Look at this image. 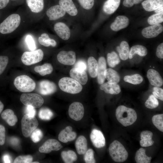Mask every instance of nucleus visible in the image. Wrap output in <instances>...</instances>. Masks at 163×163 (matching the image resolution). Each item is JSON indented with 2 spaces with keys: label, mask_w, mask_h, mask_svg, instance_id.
Listing matches in <instances>:
<instances>
[{
  "label": "nucleus",
  "mask_w": 163,
  "mask_h": 163,
  "mask_svg": "<svg viewBox=\"0 0 163 163\" xmlns=\"http://www.w3.org/2000/svg\"><path fill=\"white\" fill-rule=\"evenodd\" d=\"M61 156L63 160L66 163H73L77 159L76 153L72 150L62 151L61 153Z\"/></svg>",
  "instance_id": "obj_35"
},
{
  "label": "nucleus",
  "mask_w": 163,
  "mask_h": 163,
  "mask_svg": "<svg viewBox=\"0 0 163 163\" xmlns=\"http://www.w3.org/2000/svg\"><path fill=\"white\" fill-rule=\"evenodd\" d=\"M54 29L57 35L64 40H67L71 36V31L68 26L63 22L56 23L54 26Z\"/></svg>",
  "instance_id": "obj_13"
},
{
  "label": "nucleus",
  "mask_w": 163,
  "mask_h": 163,
  "mask_svg": "<svg viewBox=\"0 0 163 163\" xmlns=\"http://www.w3.org/2000/svg\"><path fill=\"white\" fill-rule=\"evenodd\" d=\"M3 160L4 163L11 162V158L8 154H5L3 155Z\"/></svg>",
  "instance_id": "obj_59"
},
{
  "label": "nucleus",
  "mask_w": 163,
  "mask_h": 163,
  "mask_svg": "<svg viewBox=\"0 0 163 163\" xmlns=\"http://www.w3.org/2000/svg\"><path fill=\"white\" fill-rule=\"evenodd\" d=\"M37 91L43 95H49L53 94L57 90L56 85L48 80H42L39 82L36 88Z\"/></svg>",
  "instance_id": "obj_9"
},
{
  "label": "nucleus",
  "mask_w": 163,
  "mask_h": 163,
  "mask_svg": "<svg viewBox=\"0 0 163 163\" xmlns=\"http://www.w3.org/2000/svg\"><path fill=\"white\" fill-rule=\"evenodd\" d=\"M21 102L25 105H30L35 108L40 107L44 103L43 98L36 93H23L20 98Z\"/></svg>",
  "instance_id": "obj_8"
},
{
  "label": "nucleus",
  "mask_w": 163,
  "mask_h": 163,
  "mask_svg": "<svg viewBox=\"0 0 163 163\" xmlns=\"http://www.w3.org/2000/svg\"><path fill=\"white\" fill-rule=\"evenodd\" d=\"M25 41L29 48L31 51L34 50L36 48L34 40L32 36L27 35L26 36Z\"/></svg>",
  "instance_id": "obj_47"
},
{
  "label": "nucleus",
  "mask_w": 163,
  "mask_h": 163,
  "mask_svg": "<svg viewBox=\"0 0 163 163\" xmlns=\"http://www.w3.org/2000/svg\"></svg>",
  "instance_id": "obj_64"
},
{
  "label": "nucleus",
  "mask_w": 163,
  "mask_h": 163,
  "mask_svg": "<svg viewBox=\"0 0 163 163\" xmlns=\"http://www.w3.org/2000/svg\"><path fill=\"white\" fill-rule=\"evenodd\" d=\"M76 133L72 131V128L70 126H68L62 130L58 136V139L63 143H67L74 140L76 138Z\"/></svg>",
  "instance_id": "obj_18"
},
{
  "label": "nucleus",
  "mask_w": 163,
  "mask_h": 163,
  "mask_svg": "<svg viewBox=\"0 0 163 163\" xmlns=\"http://www.w3.org/2000/svg\"><path fill=\"white\" fill-rule=\"evenodd\" d=\"M43 55V52L40 49L31 52L26 51L22 55L21 60L25 65L30 66L42 61Z\"/></svg>",
  "instance_id": "obj_7"
},
{
  "label": "nucleus",
  "mask_w": 163,
  "mask_h": 163,
  "mask_svg": "<svg viewBox=\"0 0 163 163\" xmlns=\"http://www.w3.org/2000/svg\"><path fill=\"white\" fill-rule=\"evenodd\" d=\"M128 18L124 15H119L117 17L114 22L111 24V29L114 31H117L125 28L129 24Z\"/></svg>",
  "instance_id": "obj_19"
},
{
  "label": "nucleus",
  "mask_w": 163,
  "mask_h": 163,
  "mask_svg": "<svg viewBox=\"0 0 163 163\" xmlns=\"http://www.w3.org/2000/svg\"><path fill=\"white\" fill-rule=\"evenodd\" d=\"M117 50L121 60H126L128 59L130 49L129 45L127 42L125 41H122L120 46L117 47Z\"/></svg>",
  "instance_id": "obj_29"
},
{
  "label": "nucleus",
  "mask_w": 163,
  "mask_h": 163,
  "mask_svg": "<svg viewBox=\"0 0 163 163\" xmlns=\"http://www.w3.org/2000/svg\"><path fill=\"white\" fill-rule=\"evenodd\" d=\"M1 117L9 126H13L18 121L17 116L12 110L8 109L2 113Z\"/></svg>",
  "instance_id": "obj_26"
},
{
  "label": "nucleus",
  "mask_w": 163,
  "mask_h": 163,
  "mask_svg": "<svg viewBox=\"0 0 163 163\" xmlns=\"http://www.w3.org/2000/svg\"><path fill=\"white\" fill-rule=\"evenodd\" d=\"M32 163H39V162H38L37 161H36L35 162H32Z\"/></svg>",
  "instance_id": "obj_63"
},
{
  "label": "nucleus",
  "mask_w": 163,
  "mask_h": 163,
  "mask_svg": "<svg viewBox=\"0 0 163 163\" xmlns=\"http://www.w3.org/2000/svg\"><path fill=\"white\" fill-rule=\"evenodd\" d=\"M147 77L150 83L152 86L160 87L163 85V80L158 71L153 69H149Z\"/></svg>",
  "instance_id": "obj_17"
},
{
  "label": "nucleus",
  "mask_w": 163,
  "mask_h": 163,
  "mask_svg": "<svg viewBox=\"0 0 163 163\" xmlns=\"http://www.w3.org/2000/svg\"><path fill=\"white\" fill-rule=\"evenodd\" d=\"M88 71L90 76L92 78L97 77L98 69V63L93 56L89 57L88 60Z\"/></svg>",
  "instance_id": "obj_32"
},
{
  "label": "nucleus",
  "mask_w": 163,
  "mask_h": 163,
  "mask_svg": "<svg viewBox=\"0 0 163 163\" xmlns=\"http://www.w3.org/2000/svg\"><path fill=\"white\" fill-rule=\"evenodd\" d=\"M90 138L93 144L95 147L100 148L105 145V138L101 131L96 129H93L90 134Z\"/></svg>",
  "instance_id": "obj_14"
},
{
  "label": "nucleus",
  "mask_w": 163,
  "mask_h": 163,
  "mask_svg": "<svg viewBox=\"0 0 163 163\" xmlns=\"http://www.w3.org/2000/svg\"><path fill=\"white\" fill-rule=\"evenodd\" d=\"M156 54V56L159 58H163V43L160 44L157 46Z\"/></svg>",
  "instance_id": "obj_54"
},
{
  "label": "nucleus",
  "mask_w": 163,
  "mask_h": 163,
  "mask_svg": "<svg viewBox=\"0 0 163 163\" xmlns=\"http://www.w3.org/2000/svg\"><path fill=\"white\" fill-rule=\"evenodd\" d=\"M30 136L32 141L34 143H37L41 139L43 135L40 129H36L32 132Z\"/></svg>",
  "instance_id": "obj_44"
},
{
  "label": "nucleus",
  "mask_w": 163,
  "mask_h": 163,
  "mask_svg": "<svg viewBox=\"0 0 163 163\" xmlns=\"http://www.w3.org/2000/svg\"><path fill=\"white\" fill-rule=\"evenodd\" d=\"M58 85L62 91L66 93L75 94L81 92L82 86L77 81L68 77H63L60 79Z\"/></svg>",
  "instance_id": "obj_3"
},
{
  "label": "nucleus",
  "mask_w": 163,
  "mask_h": 163,
  "mask_svg": "<svg viewBox=\"0 0 163 163\" xmlns=\"http://www.w3.org/2000/svg\"><path fill=\"white\" fill-rule=\"evenodd\" d=\"M33 158L30 155H20L17 157L14 161V163H32Z\"/></svg>",
  "instance_id": "obj_45"
},
{
  "label": "nucleus",
  "mask_w": 163,
  "mask_h": 163,
  "mask_svg": "<svg viewBox=\"0 0 163 163\" xmlns=\"http://www.w3.org/2000/svg\"><path fill=\"white\" fill-rule=\"evenodd\" d=\"M84 113V107L81 103L74 102L69 106V114L72 119L75 121L80 120L83 117Z\"/></svg>",
  "instance_id": "obj_10"
},
{
  "label": "nucleus",
  "mask_w": 163,
  "mask_h": 163,
  "mask_svg": "<svg viewBox=\"0 0 163 163\" xmlns=\"http://www.w3.org/2000/svg\"><path fill=\"white\" fill-rule=\"evenodd\" d=\"M26 2L28 6L33 12H40L43 9V0H26Z\"/></svg>",
  "instance_id": "obj_30"
},
{
  "label": "nucleus",
  "mask_w": 163,
  "mask_h": 163,
  "mask_svg": "<svg viewBox=\"0 0 163 163\" xmlns=\"http://www.w3.org/2000/svg\"><path fill=\"white\" fill-rule=\"evenodd\" d=\"M163 30V27L162 25L156 24L144 28L142 31V34L145 38H152L157 37Z\"/></svg>",
  "instance_id": "obj_15"
},
{
  "label": "nucleus",
  "mask_w": 163,
  "mask_h": 163,
  "mask_svg": "<svg viewBox=\"0 0 163 163\" xmlns=\"http://www.w3.org/2000/svg\"><path fill=\"white\" fill-rule=\"evenodd\" d=\"M109 154L114 161L118 163L124 162L127 159L128 153L123 145L119 141L115 140L110 145Z\"/></svg>",
  "instance_id": "obj_2"
},
{
  "label": "nucleus",
  "mask_w": 163,
  "mask_h": 163,
  "mask_svg": "<svg viewBox=\"0 0 163 163\" xmlns=\"http://www.w3.org/2000/svg\"><path fill=\"white\" fill-rule=\"evenodd\" d=\"M100 88L106 93L111 94H117L121 91L120 87L119 85L110 83L108 82L101 85Z\"/></svg>",
  "instance_id": "obj_24"
},
{
  "label": "nucleus",
  "mask_w": 163,
  "mask_h": 163,
  "mask_svg": "<svg viewBox=\"0 0 163 163\" xmlns=\"http://www.w3.org/2000/svg\"><path fill=\"white\" fill-rule=\"evenodd\" d=\"M21 20L20 16L18 14H13L10 15L0 24V32L6 34L13 32L19 25Z\"/></svg>",
  "instance_id": "obj_5"
},
{
  "label": "nucleus",
  "mask_w": 163,
  "mask_h": 163,
  "mask_svg": "<svg viewBox=\"0 0 163 163\" xmlns=\"http://www.w3.org/2000/svg\"><path fill=\"white\" fill-rule=\"evenodd\" d=\"M10 142L12 145L13 146H16L19 145L20 141L18 138L12 137L10 138Z\"/></svg>",
  "instance_id": "obj_57"
},
{
  "label": "nucleus",
  "mask_w": 163,
  "mask_h": 163,
  "mask_svg": "<svg viewBox=\"0 0 163 163\" xmlns=\"http://www.w3.org/2000/svg\"><path fill=\"white\" fill-rule=\"evenodd\" d=\"M143 0H134V3L137 4L141 2Z\"/></svg>",
  "instance_id": "obj_62"
},
{
  "label": "nucleus",
  "mask_w": 163,
  "mask_h": 163,
  "mask_svg": "<svg viewBox=\"0 0 163 163\" xmlns=\"http://www.w3.org/2000/svg\"><path fill=\"white\" fill-rule=\"evenodd\" d=\"M5 127L0 124V145H3L5 141Z\"/></svg>",
  "instance_id": "obj_52"
},
{
  "label": "nucleus",
  "mask_w": 163,
  "mask_h": 163,
  "mask_svg": "<svg viewBox=\"0 0 163 163\" xmlns=\"http://www.w3.org/2000/svg\"><path fill=\"white\" fill-rule=\"evenodd\" d=\"M38 115L41 120H50L53 116V112L49 108H42L39 110Z\"/></svg>",
  "instance_id": "obj_40"
},
{
  "label": "nucleus",
  "mask_w": 163,
  "mask_h": 163,
  "mask_svg": "<svg viewBox=\"0 0 163 163\" xmlns=\"http://www.w3.org/2000/svg\"><path fill=\"white\" fill-rule=\"evenodd\" d=\"M69 73L71 78L77 81L81 85H84L87 83L88 76L85 71L80 70L74 67L71 69Z\"/></svg>",
  "instance_id": "obj_20"
},
{
  "label": "nucleus",
  "mask_w": 163,
  "mask_h": 163,
  "mask_svg": "<svg viewBox=\"0 0 163 163\" xmlns=\"http://www.w3.org/2000/svg\"><path fill=\"white\" fill-rule=\"evenodd\" d=\"M57 58L58 61L62 64L72 65L75 64L76 60V53L73 51L62 50L58 53Z\"/></svg>",
  "instance_id": "obj_11"
},
{
  "label": "nucleus",
  "mask_w": 163,
  "mask_h": 163,
  "mask_svg": "<svg viewBox=\"0 0 163 163\" xmlns=\"http://www.w3.org/2000/svg\"><path fill=\"white\" fill-rule=\"evenodd\" d=\"M147 53V50L145 46L140 45H134L130 50L129 58L132 59L136 54L141 56H144Z\"/></svg>",
  "instance_id": "obj_31"
},
{
  "label": "nucleus",
  "mask_w": 163,
  "mask_h": 163,
  "mask_svg": "<svg viewBox=\"0 0 163 163\" xmlns=\"http://www.w3.org/2000/svg\"><path fill=\"white\" fill-rule=\"evenodd\" d=\"M104 75L105 79L110 83L117 84L120 80V77L118 72L111 68L105 69Z\"/></svg>",
  "instance_id": "obj_23"
},
{
  "label": "nucleus",
  "mask_w": 163,
  "mask_h": 163,
  "mask_svg": "<svg viewBox=\"0 0 163 163\" xmlns=\"http://www.w3.org/2000/svg\"><path fill=\"white\" fill-rule=\"evenodd\" d=\"M98 69L97 75V81L99 85L103 84L105 80L104 72L107 69L106 62L105 58L100 57L98 60Z\"/></svg>",
  "instance_id": "obj_22"
},
{
  "label": "nucleus",
  "mask_w": 163,
  "mask_h": 163,
  "mask_svg": "<svg viewBox=\"0 0 163 163\" xmlns=\"http://www.w3.org/2000/svg\"><path fill=\"white\" fill-rule=\"evenodd\" d=\"M120 0H107L103 6L104 12L108 14L113 13L119 7Z\"/></svg>",
  "instance_id": "obj_27"
},
{
  "label": "nucleus",
  "mask_w": 163,
  "mask_h": 163,
  "mask_svg": "<svg viewBox=\"0 0 163 163\" xmlns=\"http://www.w3.org/2000/svg\"><path fill=\"white\" fill-rule=\"evenodd\" d=\"M14 84L16 88L23 92H29L36 88V84L33 80L26 75L17 76L14 80Z\"/></svg>",
  "instance_id": "obj_4"
},
{
  "label": "nucleus",
  "mask_w": 163,
  "mask_h": 163,
  "mask_svg": "<svg viewBox=\"0 0 163 163\" xmlns=\"http://www.w3.org/2000/svg\"><path fill=\"white\" fill-rule=\"evenodd\" d=\"M74 68L80 70L85 71L87 69V66L85 61L83 60H79L76 63Z\"/></svg>",
  "instance_id": "obj_51"
},
{
  "label": "nucleus",
  "mask_w": 163,
  "mask_h": 163,
  "mask_svg": "<svg viewBox=\"0 0 163 163\" xmlns=\"http://www.w3.org/2000/svg\"><path fill=\"white\" fill-rule=\"evenodd\" d=\"M4 106L2 102L0 101V114L2 111Z\"/></svg>",
  "instance_id": "obj_61"
},
{
  "label": "nucleus",
  "mask_w": 163,
  "mask_h": 163,
  "mask_svg": "<svg viewBox=\"0 0 163 163\" xmlns=\"http://www.w3.org/2000/svg\"><path fill=\"white\" fill-rule=\"evenodd\" d=\"M34 70L41 75L43 76L51 74L53 71V68L50 64L46 63L42 66L35 67Z\"/></svg>",
  "instance_id": "obj_34"
},
{
  "label": "nucleus",
  "mask_w": 163,
  "mask_h": 163,
  "mask_svg": "<svg viewBox=\"0 0 163 163\" xmlns=\"http://www.w3.org/2000/svg\"><path fill=\"white\" fill-rule=\"evenodd\" d=\"M59 4L69 15L74 16L77 15L78 10L72 0H59Z\"/></svg>",
  "instance_id": "obj_21"
},
{
  "label": "nucleus",
  "mask_w": 163,
  "mask_h": 163,
  "mask_svg": "<svg viewBox=\"0 0 163 163\" xmlns=\"http://www.w3.org/2000/svg\"><path fill=\"white\" fill-rule=\"evenodd\" d=\"M162 11H163V6H162L155 10V12L156 13L160 12Z\"/></svg>",
  "instance_id": "obj_60"
},
{
  "label": "nucleus",
  "mask_w": 163,
  "mask_h": 163,
  "mask_svg": "<svg viewBox=\"0 0 163 163\" xmlns=\"http://www.w3.org/2000/svg\"><path fill=\"white\" fill-rule=\"evenodd\" d=\"M26 114L30 117H35L36 114L35 108L30 105L26 106L25 108Z\"/></svg>",
  "instance_id": "obj_53"
},
{
  "label": "nucleus",
  "mask_w": 163,
  "mask_h": 163,
  "mask_svg": "<svg viewBox=\"0 0 163 163\" xmlns=\"http://www.w3.org/2000/svg\"><path fill=\"white\" fill-rule=\"evenodd\" d=\"M9 2V0H0V9L5 8Z\"/></svg>",
  "instance_id": "obj_58"
},
{
  "label": "nucleus",
  "mask_w": 163,
  "mask_h": 163,
  "mask_svg": "<svg viewBox=\"0 0 163 163\" xmlns=\"http://www.w3.org/2000/svg\"><path fill=\"white\" fill-rule=\"evenodd\" d=\"M124 81L129 83L136 85L141 83L143 80V77L138 74H136L132 75H127L123 78Z\"/></svg>",
  "instance_id": "obj_38"
},
{
  "label": "nucleus",
  "mask_w": 163,
  "mask_h": 163,
  "mask_svg": "<svg viewBox=\"0 0 163 163\" xmlns=\"http://www.w3.org/2000/svg\"><path fill=\"white\" fill-rule=\"evenodd\" d=\"M8 62V58L6 56H0V75L6 68Z\"/></svg>",
  "instance_id": "obj_48"
},
{
  "label": "nucleus",
  "mask_w": 163,
  "mask_h": 163,
  "mask_svg": "<svg viewBox=\"0 0 163 163\" xmlns=\"http://www.w3.org/2000/svg\"><path fill=\"white\" fill-rule=\"evenodd\" d=\"M159 104V102L158 100L153 94L150 95L145 103V106L150 109L156 108Z\"/></svg>",
  "instance_id": "obj_42"
},
{
  "label": "nucleus",
  "mask_w": 163,
  "mask_h": 163,
  "mask_svg": "<svg viewBox=\"0 0 163 163\" xmlns=\"http://www.w3.org/2000/svg\"><path fill=\"white\" fill-rule=\"evenodd\" d=\"M135 158L137 163H150L152 158L146 155L145 149L140 148L136 151Z\"/></svg>",
  "instance_id": "obj_33"
},
{
  "label": "nucleus",
  "mask_w": 163,
  "mask_h": 163,
  "mask_svg": "<svg viewBox=\"0 0 163 163\" xmlns=\"http://www.w3.org/2000/svg\"><path fill=\"white\" fill-rule=\"evenodd\" d=\"M81 6L84 9L89 10L94 4V0H78Z\"/></svg>",
  "instance_id": "obj_46"
},
{
  "label": "nucleus",
  "mask_w": 163,
  "mask_h": 163,
  "mask_svg": "<svg viewBox=\"0 0 163 163\" xmlns=\"http://www.w3.org/2000/svg\"><path fill=\"white\" fill-rule=\"evenodd\" d=\"M153 133L148 130L142 131L140 134V139L142 140H149L152 139Z\"/></svg>",
  "instance_id": "obj_50"
},
{
  "label": "nucleus",
  "mask_w": 163,
  "mask_h": 163,
  "mask_svg": "<svg viewBox=\"0 0 163 163\" xmlns=\"http://www.w3.org/2000/svg\"><path fill=\"white\" fill-rule=\"evenodd\" d=\"M152 94L157 98L163 101V89L160 87L155 86L153 88Z\"/></svg>",
  "instance_id": "obj_49"
},
{
  "label": "nucleus",
  "mask_w": 163,
  "mask_h": 163,
  "mask_svg": "<svg viewBox=\"0 0 163 163\" xmlns=\"http://www.w3.org/2000/svg\"><path fill=\"white\" fill-rule=\"evenodd\" d=\"M154 125L160 131L163 132V114L155 115L152 118Z\"/></svg>",
  "instance_id": "obj_41"
},
{
  "label": "nucleus",
  "mask_w": 163,
  "mask_h": 163,
  "mask_svg": "<svg viewBox=\"0 0 163 163\" xmlns=\"http://www.w3.org/2000/svg\"><path fill=\"white\" fill-rule=\"evenodd\" d=\"M38 41L41 45L46 47H55L57 44L56 41L50 38L49 35L46 33L41 34L38 38Z\"/></svg>",
  "instance_id": "obj_36"
},
{
  "label": "nucleus",
  "mask_w": 163,
  "mask_h": 163,
  "mask_svg": "<svg viewBox=\"0 0 163 163\" xmlns=\"http://www.w3.org/2000/svg\"><path fill=\"white\" fill-rule=\"evenodd\" d=\"M154 141L152 139L149 140L141 139L140 141V145L143 147H149L152 146L154 143Z\"/></svg>",
  "instance_id": "obj_55"
},
{
  "label": "nucleus",
  "mask_w": 163,
  "mask_h": 163,
  "mask_svg": "<svg viewBox=\"0 0 163 163\" xmlns=\"http://www.w3.org/2000/svg\"><path fill=\"white\" fill-rule=\"evenodd\" d=\"M116 117L119 122L126 127L134 123L137 119V114L132 108L124 105H120L116 110Z\"/></svg>",
  "instance_id": "obj_1"
},
{
  "label": "nucleus",
  "mask_w": 163,
  "mask_h": 163,
  "mask_svg": "<svg viewBox=\"0 0 163 163\" xmlns=\"http://www.w3.org/2000/svg\"><path fill=\"white\" fill-rule=\"evenodd\" d=\"M134 4V0H124L123 2V5L127 7H132Z\"/></svg>",
  "instance_id": "obj_56"
},
{
  "label": "nucleus",
  "mask_w": 163,
  "mask_h": 163,
  "mask_svg": "<svg viewBox=\"0 0 163 163\" xmlns=\"http://www.w3.org/2000/svg\"><path fill=\"white\" fill-rule=\"evenodd\" d=\"M142 5L147 11H155L163 6V0H146L142 3Z\"/></svg>",
  "instance_id": "obj_25"
},
{
  "label": "nucleus",
  "mask_w": 163,
  "mask_h": 163,
  "mask_svg": "<svg viewBox=\"0 0 163 163\" xmlns=\"http://www.w3.org/2000/svg\"><path fill=\"white\" fill-rule=\"evenodd\" d=\"M148 23L153 25L159 24L163 21V11L156 13L150 16L148 19Z\"/></svg>",
  "instance_id": "obj_39"
},
{
  "label": "nucleus",
  "mask_w": 163,
  "mask_h": 163,
  "mask_svg": "<svg viewBox=\"0 0 163 163\" xmlns=\"http://www.w3.org/2000/svg\"><path fill=\"white\" fill-rule=\"evenodd\" d=\"M62 147V145L57 140L49 139L46 141L39 148V150L41 153H48L52 151H58Z\"/></svg>",
  "instance_id": "obj_12"
},
{
  "label": "nucleus",
  "mask_w": 163,
  "mask_h": 163,
  "mask_svg": "<svg viewBox=\"0 0 163 163\" xmlns=\"http://www.w3.org/2000/svg\"><path fill=\"white\" fill-rule=\"evenodd\" d=\"M107 60L108 66L111 68L114 67L119 64L120 62L118 55L114 51L107 54Z\"/></svg>",
  "instance_id": "obj_37"
},
{
  "label": "nucleus",
  "mask_w": 163,
  "mask_h": 163,
  "mask_svg": "<svg viewBox=\"0 0 163 163\" xmlns=\"http://www.w3.org/2000/svg\"><path fill=\"white\" fill-rule=\"evenodd\" d=\"M75 147L78 154H84L88 148V142L85 137L83 136H79L75 141Z\"/></svg>",
  "instance_id": "obj_28"
},
{
  "label": "nucleus",
  "mask_w": 163,
  "mask_h": 163,
  "mask_svg": "<svg viewBox=\"0 0 163 163\" xmlns=\"http://www.w3.org/2000/svg\"><path fill=\"white\" fill-rule=\"evenodd\" d=\"M94 152L91 149H88L84 154V159L86 163H95L96 161L94 157Z\"/></svg>",
  "instance_id": "obj_43"
},
{
  "label": "nucleus",
  "mask_w": 163,
  "mask_h": 163,
  "mask_svg": "<svg viewBox=\"0 0 163 163\" xmlns=\"http://www.w3.org/2000/svg\"><path fill=\"white\" fill-rule=\"evenodd\" d=\"M38 125V121L35 117H30L25 114L21 121L22 131L25 137H29L32 132L37 129Z\"/></svg>",
  "instance_id": "obj_6"
},
{
  "label": "nucleus",
  "mask_w": 163,
  "mask_h": 163,
  "mask_svg": "<svg viewBox=\"0 0 163 163\" xmlns=\"http://www.w3.org/2000/svg\"><path fill=\"white\" fill-rule=\"evenodd\" d=\"M66 12L59 5L51 6L46 12V14L50 21L57 20L65 16Z\"/></svg>",
  "instance_id": "obj_16"
}]
</instances>
